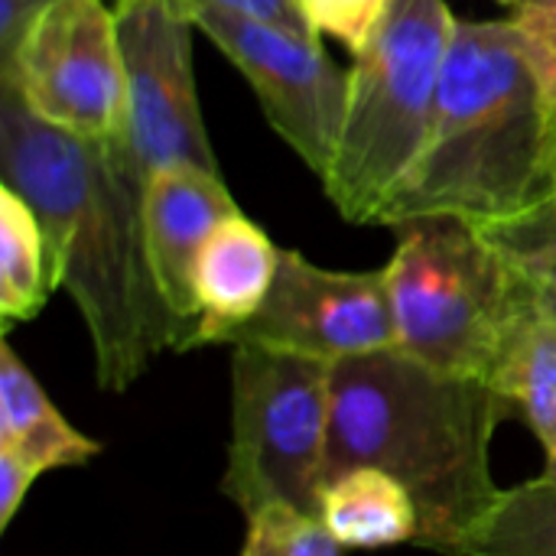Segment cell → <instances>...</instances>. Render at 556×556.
I'll use <instances>...</instances> for the list:
<instances>
[{"label": "cell", "mask_w": 556, "mask_h": 556, "mask_svg": "<svg viewBox=\"0 0 556 556\" xmlns=\"http://www.w3.org/2000/svg\"><path fill=\"white\" fill-rule=\"evenodd\" d=\"M0 166L36 212L55 283L85 319L98 388L121 394L163 352H186L147 257V176L127 137H72L29 114L0 81Z\"/></svg>", "instance_id": "obj_1"}, {"label": "cell", "mask_w": 556, "mask_h": 556, "mask_svg": "<svg viewBox=\"0 0 556 556\" xmlns=\"http://www.w3.org/2000/svg\"><path fill=\"white\" fill-rule=\"evenodd\" d=\"M505 417L511 407L489 381L437 371L401 349L332 362L323 482L362 466L388 472L417 505V547L463 556L502 495L492 437Z\"/></svg>", "instance_id": "obj_2"}, {"label": "cell", "mask_w": 556, "mask_h": 556, "mask_svg": "<svg viewBox=\"0 0 556 556\" xmlns=\"http://www.w3.org/2000/svg\"><path fill=\"white\" fill-rule=\"evenodd\" d=\"M547 192L541 88L511 20H459L427 140L375 225L495 222Z\"/></svg>", "instance_id": "obj_3"}, {"label": "cell", "mask_w": 556, "mask_h": 556, "mask_svg": "<svg viewBox=\"0 0 556 556\" xmlns=\"http://www.w3.org/2000/svg\"><path fill=\"white\" fill-rule=\"evenodd\" d=\"M394 228L397 248L384 274L397 349L437 371L492 384L508 332L538 287L476 222L420 215Z\"/></svg>", "instance_id": "obj_4"}, {"label": "cell", "mask_w": 556, "mask_h": 556, "mask_svg": "<svg viewBox=\"0 0 556 556\" xmlns=\"http://www.w3.org/2000/svg\"><path fill=\"white\" fill-rule=\"evenodd\" d=\"M456 23L446 0H391L371 42L352 55L342 134L323 179L342 218L375 225L414 166L433 121Z\"/></svg>", "instance_id": "obj_5"}, {"label": "cell", "mask_w": 556, "mask_h": 556, "mask_svg": "<svg viewBox=\"0 0 556 556\" xmlns=\"http://www.w3.org/2000/svg\"><path fill=\"white\" fill-rule=\"evenodd\" d=\"M332 427V365L264 345H231V443L222 492L254 515L319 508Z\"/></svg>", "instance_id": "obj_6"}, {"label": "cell", "mask_w": 556, "mask_h": 556, "mask_svg": "<svg viewBox=\"0 0 556 556\" xmlns=\"http://www.w3.org/2000/svg\"><path fill=\"white\" fill-rule=\"evenodd\" d=\"M29 114L81 137L111 140L127 127V72L114 7L104 0H52L0 59Z\"/></svg>", "instance_id": "obj_7"}, {"label": "cell", "mask_w": 556, "mask_h": 556, "mask_svg": "<svg viewBox=\"0 0 556 556\" xmlns=\"http://www.w3.org/2000/svg\"><path fill=\"white\" fill-rule=\"evenodd\" d=\"M127 72V147L150 179L173 166L218 173L195 94L192 33L182 0H114ZM222 176V173H218Z\"/></svg>", "instance_id": "obj_8"}, {"label": "cell", "mask_w": 556, "mask_h": 556, "mask_svg": "<svg viewBox=\"0 0 556 556\" xmlns=\"http://www.w3.org/2000/svg\"><path fill=\"white\" fill-rule=\"evenodd\" d=\"M189 13L195 29H202L248 78L280 140H287L323 182L342 134L349 72L326 55L316 36H296L218 10Z\"/></svg>", "instance_id": "obj_9"}, {"label": "cell", "mask_w": 556, "mask_h": 556, "mask_svg": "<svg viewBox=\"0 0 556 556\" xmlns=\"http://www.w3.org/2000/svg\"><path fill=\"white\" fill-rule=\"evenodd\" d=\"M228 345H264L319 362L397 349L388 274L329 270L280 248L274 287Z\"/></svg>", "instance_id": "obj_10"}, {"label": "cell", "mask_w": 556, "mask_h": 556, "mask_svg": "<svg viewBox=\"0 0 556 556\" xmlns=\"http://www.w3.org/2000/svg\"><path fill=\"white\" fill-rule=\"evenodd\" d=\"M238 212L241 208L235 205L218 173L199 166H173L147 179V257L163 293V303L186 332V352H192V336L199 326L195 261L212 231Z\"/></svg>", "instance_id": "obj_11"}, {"label": "cell", "mask_w": 556, "mask_h": 556, "mask_svg": "<svg viewBox=\"0 0 556 556\" xmlns=\"http://www.w3.org/2000/svg\"><path fill=\"white\" fill-rule=\"evenodd\" d=\"M280 267V248L241 212L225 218L195 261L199 326L192 349L228 345L231 336L257 316Z\"/></svg>", "instance_id": "obj_12"}, {"label": "cell", "mask_w": 556, "mask_h": 556, "mask_svg": "<svg viewBox=\"0 0 556 556\" xmlns=\"http://www.w3.org/2000/svg\"><path fill=\"white\" fill-rule=\"evenodd\" d=\"M0 450L39 472L85 466L101 453L98 440L62 417L10 342L0 345Z\"/></svg>", "instance_id": "obj_13"}, {"label": "cell", "mask_w": 556, "mask_h": 556, "mask_svg": "<svg viewBox=\"0 0 556 556\" xmlns=\"http://www.w3.org/2000/svg\"><path fill=\"white\" fill-rule=\"evenodd\" d=\"M492 388L508 401L544 450V476L556 479V323L541 290L518 313L502 349Z\"/></svg>", "instance_id": "obj_14"}, {"label": "cell", "mask_w": 556, "mask_h": 556, "mask_svg": "<svg viewBox=\"0 0 556 556\" xmlns=\"http://www.w3.org/2000/svg\"><path fill=\"white\" fill-rule=\"evenodd\" d=\"M316 515L345 551L417 544L420 515L410 492L381 469H349L323 482Z\"/></svg>", "instance_id": "obj_15"}, {"label": "cell", "mask_w": 556, "mask_h": 556, "mask_svg": "<svg viewBox=\"0 0 556 556\" xmlns=\"http://www.w3.org/2000/svg\"><path fill=\"white\" fill-rule=\"evenodd\" d=\"M55 274L49 261V244L42 225L29 202L13 189L0 186V316L10 329L13 323H29L46 306L55 290Z\"/></svg>", "instance_id": "obj_16"}, {"label": "cell", "mask_w": 556, "mask_h": 556, "mask_svg": "<svg viewBox=\"0 0 556 556\" xmlns=\"http://www.w3.org/2000/svg\"><path fill=\"white\" fill-rule=\"evenodd\" d=\"M463 556H556V479L502 489Z\"/></svg>", "instance_id": "obj_17"}, {"label": "cell", "mask_w": 556, "mask_h": 556, "mask_svg": "<svg viewBox=\"0 0 556 556\" xmlns=\"http://www.w3.org/2000/svg\"><path fill=\"white\" fill-rule=\"evenodd\" d=\"M479 231L538 290H556V186L515 215L482 222Z\"/></svg>", "instance_id": "obj_18"}, {"label": "cell", "mask_w": 556, "mask_h": 556, "mask_svg": "<svg viewBox=\"0 0 556 556\" xmlns=\"http://www.w3.org/2000/svg\"><path fill=\"white\" fill-rule=\"evenodd\" d=\"M241 556H345L319 515L290 505H267L248 515Z\"/></svg>", "instance_id": "obj_19"}, {"label": "cell", "mask_w": 556, "mask_h": 556, "mask_svg": "<svg viewBox=\"0 0 556 556\" xmlns=\"http://www.w3.org/2000/svg\"><path fill=\"white\" fill-rule=\"evenodd\" d=\"M511 26L521 36L525 55L541 88L544 134H547V189L556 186V0H518Z\"/></svg>", "instance_id": "obj_20"}, {"label": "cell", "mask_w": 556, "mask_h": 556, "mask_svg": "<svg viewBox=\"0 0 556 556\" xmlns=\"http://www.w3.org/2000/svg\"><path fill=\"white\" fill-rule=\"evenodd\" d=\"M300 7L313 33L332 36L358 55L388 16L391 0H300Z\"/></svg>", "instance_id": "obj_21"}, {"label": "cell", "mask_w": 556, "mask_h": 556, "mask_svg": "<svg viewBox=\"0 0 556 556\" xmlns=\"http://www.w3.org/2000/svg\"><path fill=\"white\" fill-rule=\"evenodd\" d=\"M189 10H218V13H231L241 20H254V23H267L296 36H316L300 0H182Z\"/></svg>", "instance_id": "obj_22"}, {"label": "cell", "mask_w": 556, "mask_h": 556, "mask_svg": "<svg viewBox=\"0 0 556 556\" xmlns=\"http://www.w3.org/2000/svg\"><path fill=\"white\" fill-rule=\"evenodd\" d=\"M42 472L33 469L29 463H23L20 456L0 450V531L10 528V521L16 518V511L23 508L33 482L39 479Z\"/></svg>", "instance_id": "obj_23"}, {"label": "cell", "mask_w": 556, "mask_h": 556, "mask_svg": "<svg viewBox=\"0 0 556 556\" xmlns=\"http://www.w3.org/2000/svg\"><path fill=\"white\" fill-rule=\"evenodd\" d=\"M49 3L52 0H0V59L16 46L23 29L33 23V16Z\"/></svg>", "instance_id": "obj_24"}, {"label": "cell", "mask_w": 556, "mask_h": 556, "mask_svg": "<svg viewBox=\"0 0 556 556\" xmlns=\"http://www.w3.org/2000/svg\"><path fill=\"white\" fill-rule=\"evenodd\" d=\"M541 296H544V306H547L551 319L556 323V290H541Z\"/></svg>", "instance_id": "obj_25"}, {"label": "cell", "mask_w": 556, "mask_h": 556, "mask_svg": "<svg viewBox=\"0 0 556 556\" xmlns=\"http://www.w3.org/2000/svg\"><path fill=\"white\" fill-rule=\"evenodd\" d=\"M498 3H505V7H515L518 0H498Z\"/></svg>", "instance_id": "obj_26"}]
</instances>
